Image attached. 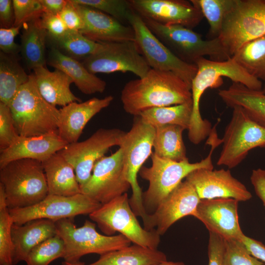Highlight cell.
<instances>
[{
    "instance_id": "1",
    "label": "cell",
    "mask_w": 265,
    "mask_h": 265,
    "mask_svg": "<svg viewBox=\"0 0 265 265\" xmlns=\"http://www.w3.org/2000/svg\"><path fill=\"white\" fill-rule=\"evenodd\" d=\"M121 100L124 110L135 116L151 108L190 102L192 96L190 87L177 75L151 68L144 77L125 84Z\"/></svg>"
},
{
    "instance_id": "2",
    "label": "cell",
    "mask_w": 265,
    "mask_h": 265,
    "mask_svg": "<svg viewBox=\"0 0 265 265\" xmlns=\"http://www.w3.org/2000/svg\"><path fill=\"white\" fill-rule=\"evenodd\" d=\"M222 143L214 126L206 142L211 146L210 152L199 162L191 163L188 158L180 161H174L160 158L153 152L151 156V166H143L138 173L143 179L149 182L148 189L142 194L146 212L148 214L153 213L160 203L194 170L201 168L213 169V152Z\"/></svg>"
},
{
    "instance_id": "3",
    "label": "cell",
    "mask_w": 265,
    "mask_h": 265,
    "mask_svg": "<svg viewBox=\"0 0 265 265\" xmlns=\"http://www.w3.org/2000/svg\"><path fill=\"white\" fill-rule=\"evenodd\" d=\"M155 135V127L143 122L139 116H135L131 129L124 134L119 146L123 151L124 174L132 189L130 205L136 215L141 217L144 228L148 231L153 229V222L151 214L146 212L143 206V192L137 175L153 153Z\"/></svg>"
},
{
    "instance_id": "4",
    "label": "cell",
    "mask_w": 265,
    "mask_h": 265,
    "mask_svg": "<svg viewBox=\"0 0 265 265\" xmlns=\"http://www.w3.org/2000/svg\"><path fill=\"white\" fill-rule=\"evenodd\" d=\"M0 184L9 210L34 205L48 195L43 163L34 159L14 160L0 168Z\"/></svg>"
},
{
    "instance_id": "5",
    "label": "cell",
    "mask_w": 265,
    "mask_h": 265,
    "mask_svg": "<svg viewBox=\"0 0 265 265\" xmlns=\"http://www.w3.org/2000/svg\"><path fill=\"white\" fill-rule=\"evenodd\" d=\"M8 106L20 136H38L57 131L59 109L40 95L33 74Z\"/></svg>"
},
{
    "instance_id": "6",
    "label": "cell",
    "mask_w": 265,
    "mask_h": 265,
    "mask_svg": "<svg viewBox=\"0 0 265 265\" xmlns=\"http://www.w3.org/2000/svg\"><path fill=\"white\" fill-rule=\"evenodd\" d=\"M143 20L150 30L177 57L196 64L200 58L209 56L214 61H224L231 57L218 38L204 40L202 35L179 25H162L148 19Z\"/></svg>"
},
{
    "instance_id": "7",
    "label": "cell",
    "mask_w": 265,
    "mask_h": 265,
    "mask_svg": "<svg viewBox=\"0 0 265 265\" xmlns=\"http://www.w3.org/2000/svg\"><path fill=\"white\" fill-rule=\"evenodd\" d=\"M126 193L102 204L89 214L106 235L112 236L116 232L127 238L133 244L157 249L160 236L156 229L146 230L139 224Z\"/></svg>"
},
{
    "instance_id": "8",
    "label": "cell",
    "mask_w": 265,
    "mask_h": 265,
    "mask_svg": "<svg viewBox=\"0 0 265 265\" xmlns=\"http://www.w3.org/2000/svg\"><path fill=\"white\" fill-rule=\"evenodd\" d=\"M265 34V0H234L218 37L231 57L244 44Z\"/></svg>"
},
{
    "instance_id": "9",
    "label": "cell",
    "mask_w": 265,
    "mask_h": 265,
    "mask_svg": "<svg viewBox=\"0 0 265 265\" xmlns=\"http://www.w3.org/2000/svg\"><path fill=\"white\" fill-rule=\"evenodd\" d=\"M73 219L65 218L55 221L57 234L64 243V261L77 262L87 254L95 253L101 256L131 245L132 242L122 234L102 235L97 231L95 223L88 220L82 226L77 227Z\"/></svg>"
},
{
    "instance_id": "10",
    "label": "cell",
    "mask_w": 265,
    "mask_h": 265,
    "mask_svg": "<svg viewBox=\"0 0 265 265\" xmlns=\"http://www.w3.org/2000/svg\"><path fill=\"white\" fill-rule=\"evenodd\" d=\"M233 108L231 119L225 128L222 147L217 165L230 169L238 165L249 152L265 148V128L253 120L241 107Z\"/></svg>"
},
{
    "instance_id": "11",
    "label": "cell",
    "mask_w": 265,
    "mask_h": 265,
    "mask_svg": "<svg viewBox=\"0 0 265 265\" xmlns=\"http://www.w3.org/2000/svg\"><path fill=\"white\" fill-rule=\"evenodd\" d=\"M128 23L134 32L135 42L151 68L171 72L190 87L197 71L196 64L186 63L173 54L147 27L142 18L132 9Z\"/></svg>"
},
{
    "instance_id": "12",
    "label": "cell",
    "mask_w": 265,
    "mask_h": 265,
    "mask_svg": "<svg viewBox=\"0 0 265 265\" xmlns=\"http://www.w3.org/2000/svg\"><path fill=\"white\" fill-rule=\"evenodd\" d=\"M196 65L197 71L191 86L192 116L195 118L201 116L200 102L202 95L209 88L220 86L222 77L228 78L233 82L242 84L251 89L262 90V82L250 75L231 57L224 61L202 57L197 61Z\"/></svg>"
},
{
    "instance_id": "13",
    "label": "cell",
    "mask_w": 265,
    "mask_h": 265,
    "mask_svg": "<svg viewBox=\"0 0 265 265\" xmlns=\"http://www.w3.org/2000/svg\"><path fill=\"white\" fill-rule=\"evenodd\" d=\"M125 132L118 128H100L86 140L68 144L59 151L73 167L80 186L89 180L96 162L111 147L120 146Z\"/></svg>"
},
{
    "instance_id": "14",
    "label": "cell",
    "mask_w": 265,
    "mask_h": 265,
    "mask_svg": "<svg viewBox=\"0 0 265 265\" xmlns=\"http://www.w3.org/2000/svg\"><path fill=\"white\" fill-rule=\"evenodd\" d=\"M102 204L82 193L70 196L48 194L40 202L27 207L9 210L13 223L23 224L37 219L54 221L90 214Z\"/></svg>"
},
{
    "instance_id": "15",
    "label": "cell",
    "mask_w": 265,
    "mask_h": 265,
    "mask_svg": "<svg viewBox=\"0 0 265 265\" xmlns=\"http://www.w3.org/2000/svg\"><path fill=\"white\" fill-rule=\"evenodd\" d=\"M82 63L95 75L130 72L142 78L151 69L134 41L106 43L103 51L83 59Z\"/></svg>"
},
{
    "instance_id": "16",
    "label": "cell",
    "mask_w": 265,
    "mask_h": 265,
    "mask_svg": "<svg viewBox=\"0 0 265 265\" xmlns=\"http://www.w3.org/2000/svg\"><path fill=\"white\" fill-rule=\"evenodd\" d=\"M80 187L81 193L102 204L127 193L131 186L124 174L122 148L98 160L89 180Z\"/></svg>"
},
{
    "instance_id": "17",
    "label": "cell",
    "mask_w": 265,
    "mask_h": 265,
    "mask_svg": "<svg viewBox=\"0 0 265 265\" xmlns=\"http://www.w3.org/2000/svg\"><path fill=\"white\" fill-rule=\"evenodd\" d=\"M128 0L131 8L142 18L162 25H179L192 29L204 18L200 10L190 0Z\"/></svg>"
},
{
    "instance_id": "18",
    "label": "cell",
    "mask_w": 265,
    "mask_h": 265,
    "mask_svg": "<svg viewBox=\"0 0 265 265\" xmlns=\"http://www.w3.org/2000/svg\"><path fill=\"white\" fill-rule=\"evenodd\" d=\"M238 202L231 198L200 199L193 216L201 221L209 232L225 240L240 239L244 234L238 220Z\"/></svg>"
},
{
    "instance_id": "19",
    "label": "cell",
    "mask_w": 265,
    "mask_h": 265,
    "mask_svg": "<svg viewBox=\"0 0 265 265\" xmlns=\"http://www.w3.org/2000/svg\"><path fill=\"white\" fill-rule=\"evenodd\" d=\"M186 180L194 187L200 199L231 198L239 202L252 198L245 185L229 169H198L189 174Z\"/></svg>"
},
{
    "instance_id": "20",
    "label": "cell",
    "mask_w": 265,
    "mask_h": 265,
    "mask_svg": "<svg viewBox=\"0 0 265 265\" xmlns=\"http://www.w3.org/2000/svg\"><path fill=\"white\" fill-rule=\"evenodd\" d=\"M200 200L194 187L182 181L151 214L156 232L162 236L182 218L193 216Z\"/></svg>"
},
{
    "instance_id": "21",
    "label": "cell",
    "mask_w": 265,
    "mask_h": 265,
    "mask_svg": "<svg viewBox=\"0 0 265 265\" xmlns=\"http://www.w3.org/2000/svg\"><path fill=\"white\" fill-rule=\"evenodd\" d=\"M73 3L83 22V28L80 32L85 37L103 43L134 41V32L131 26L124 25L96 9Z\"/></svg>"
},
{
    "instance_id": "22",
    "label": "cell",
    "mask_w": 265,
    "mask_h": 265,
    "mask_svg": "<svg viewBox=\"0 0 265 265\" xmlns=\"http://www.w3.org/2000/svg\"><path fill=\"white\" fill-rule=\"evenodd\" d=\"M113 97L92 98L83 102L71 103L59 109L57 132L68 144L78 141L87 123L110 105Z\"/></svg>"
},
{
    "instance_id": "23",
    "label": "cell",
    "mask_w": 265,
    "mask_h": 265,
    "mask_svg": "<svg viewBox=\"0 0 265 265\" xmlns=\"http://www.w3.org/2000/svg\"><path fill=\"white\" fill-rule=\"evenodd\" d=\"M67 144L57 131L38 136H20L11 146L0 151V168L20 159H32L43 162Z\"/></svg>"
},
{
    "instance_id": "24",
    "label": "cell",
    "mask_w": 265,
    "mask_h": 265,
    "mask_svg": "<svg viewBox=\"0 0 265 265\" xmlns=\"http://www.w3.org/2000/svg\"><path fill=\"white\" fill-rule=\"evenodd\" d=\"M13 264L25 261L31 250L45 240L57 235L55 221L37 219L12 226Z\"/></svg>"
},
{
    "instance_id": "25",
    "label": "cell",
    "mask_w": 265,
    "mask_h": 265,
    "mask_svg": "<svg viewBox=\"0 0 265 265\" xmlns=\"http://www.w3.org/2000/svg\"><path fill=\"white\" fill-rule=\"evenodd\" d=\"M33 71L39 93L52 105L63 107L72 102H81L70 89L72 79L62 71L55 69L50 71L44 66L37 67Z\"/></svg>"
},
{
    "instance_id": "26",
    "label": "cell",
    "mask_w": 265,
    "mask_h": 265,
    "mask_svg": "<svg viewBox=\"0 0 265 265\" xmlns=\"http://www.w3.org/2000/svg\"><path fill=\"white\" fill-rule=\"evenodd\" d=\"M47 61L51 66L70 77L83 94L102 93L106 89V84L105 80L89 72L82 62L63 54L54 47H51Z\"/></svg>"
},
{
    "instance_id": "27",
    "label": "cell",
    "mask_w": 265,
    "mask_h": 265,
    "mask_svg": "<svg viewBox=\"0 0 265 265\" xmlns=\"http://www.w3.org/2000/svg\"><path fill=\"white\" fill-rule=\"evenodd\" d=\"M42 163L48 194L70 196L81 193L73 167L59 152Z\"/></svg>"
},
{
    "instance_id": "28",
    "label": "cell",
    "mask_w": 265,
    "mask_h": 265,
    "mask_svg": "<svg viewBox=\"0 0 265 265\" xmlns=\"http://www.w3.org/2000/svg\"><path fill=\"white\" fill-rule=\"evenodd\" d=\"M218 95L228 106L242 107L255 122L265 128V94L233 82L228 88L218 91Z\"/></svg>"
},
{
    "instance_id": "29",
    "label": "cell",
    "mask_w": 265,
    "mask_h": 265,
    "mask_svg": "<svg viewBox=\"0 0 265 265\" xmlns=\"http://www.w3.org/2000/svg\"><path fill=\"white\" fill-rule=\"evenodd\" d=\"M40 16L24 23L22 26L20 53L29 70H33L41 66H45L47 60L46 42L48 34L41 25Z\"/></svg>"
},
{
    "instance_id": "30",
    "label": "cell",
    "mask_w": 265,
    "mask_h": 265,
    "mask_svg": "<svg viewBox=\"0 0 265 265\" xmlns=\"http://www.w3.org/2000/svg\"><path fill=\"white\" fill-rule=\"evenodd\" d=\"M165 253L133 244L102 255L87 265H155L167 261Z\"/></svg>"
},
{
    "instance_id": "31",
    "label": "cell",
    "mask_w": 265,
    "mask_h": 265,
    "mask_svg": "<svg viewBox=\"0 0 265 265\" xmlns=\"http://www.w3.org/2000/svg\"><path fill=\"white\" fill-rule=\"evenodd\" d=\"M185 130L184 127L176 125L155 127L154 153L160 158L177 161L187 159L183 139Z\"/></svg>"
},
{
    "instance_id": "32",
    "label": "cell",
    "mask_w": 265,
    "mask_h": 265,
    "mask_svg": "<svg viewBox=\"0 0 265 265\" xmlns=\"http://www.w3.org/2000/svg\"><path fill=\"white\" fill-rule=\"evenodd\" d=\"M16 55L0 53V102L9 105L20 88L29 79Z\"/></svg>"
},
{
    "instance_id": "33",
    "label": "cell",
    "mask_w": 265,
    "mask_h": 265,
    "mask_svg": "<svg viewBox=\"0 0 265 265\" xmlns=\"http://www.w3.org/2000/svg\"><path fill=\"white\" fill-rule=\"evenodd\" d=\"M192 101L184 104L151 108L138 115L145 123L154 127L165 125H179L188 130L192 114Z\"/></svg>"
},
{
    "instance_id": "34",
    "label": "cell",
    "mask_w": 265,
    "mask_h": 265,
    "mask_svg": "<svg viewBox=\"0 0 265 265\" xmlns=\"http://www.w3.org/2000/svg\"><path fill=\"white\" fill-rule=\"evenodd\" d=\"M231 58L250 75L265 82V34L244 44Z\"/></svg>"
},
{
    "instance_id": "35",
    "label": "cell",
    "mask_w": 265,
    "mask_h": 265,
    "mask_svg": "<svg viewBox=\"0 0 265 265\" xmlns=\"http://www.w3.org/2000/svg\"><path fill=\"white\" fill-rule=\"evenodd\" d=\"M50 41L52 47H55L63 54L78 60H83L102 52L106 44V43L92 40L80 32L70 31L61 38Z\"/></svg>"
},
{
    "instance_id": "36",
    "label": "cell",
    "mask_w": 265,
    "mask_h": 265,
    "mask_svg": "<svg viewBox=\"0 0 265 265\" xmlns=\"http://www.w3.org/2000/svg\"><path fill=\"white\" fill-rule=\"evenodd\" d=\"M234 0H190L202 12L210 26V39L218 38L224 17Z\"/></svg>"
},
{
    "instance_id": "37",
    "label": "cell",
    "mask_w": 265,
    "mask_h": 265,
    "mask_svg": "<svg viewBox=\"0 0 265 265\" xmlns=\"http://www.w3.org/2000/svg\"><path fill=\"white\" fill-rule=\"evenodd\" d=\"M12 218L6 203L4 188L0 184V265H13Z\"/></svg>"
},
{
    "instance_id": "38",
    "label": "cell",
    "mask_w": 265,
    "mask_h": 265,
    "mask_svg": "<svg viewBox=\"0 0 265 265\" xmlns=\"http://www.w3.org/2000/svg\"><path fill=\"white\" fill-rule=\"evenodd\" d=\"M64 251V241L57 234L33 248L25 262L26 265H49L54 260L63 258Z\"/></svg>"
},
{
    "instance_id": "39",
    "label": "cell",
    "mask_w": 265,
    "mask_h": 265,
    "mask_svg": "<svg viewBox=\"0 0 265 265\" xmlns=\"http://www.w3.org/2000/svg\"><path fill=\"white\" fill-rule=\"evenodd\" d=\"M77 4L96 9L108 14L122 23H128L132 9L126 0H71Z\"/></svg>"
},
{
    "instance_id": "40",
    "label": "cell",
    "mask_w": 265,
    "mask_h": 265,
    "mask_svg": "<svg viewBox=\"0 0 265 265\" xmlns=\"http://www.w3.org/2000/svg\"><path fill=\"white\" fill-rule=\"evenodd\" d=\"M224 261L225 265H264L250 254L240 239L225 240Z\"/></svg>"
},
{
    "instance_id": "41",
    "label": "cell",
    "mask_w": 265,
    "mask_h": 265,
    "mask_svg": "<svg viewBox=\"0 0 265 265\" xmlns=\"http://www.w3.org/2000/svg\"><path fill=\"white\" fill-rule=\"evenodd\" d=\"M20 136L9 106L0 102V152L11 146Z\"/></svg>"
},
{
    "instance_id": "42",
    "label": "cell",
    "mask_w": 265,
    "mask_h": 265,
    "mask_svg": "<svg viewBox=\"0 0 265 265\" xmlns=\"http://www.w3.org/2000/svg\"><path fill=\"white\" fill-rule=\"evenodd\" d=\"M15 21L14 26L23 25L44 12L39 0H13Z\"/></svg>"
},
{
    "instance_id": "43",
    "label": "cell",
    "mask_w": 265,
    "mask_h": 265,
    "mask_svg": "<svg viewBox=\"0 0 265 265\" xmlns=\"http://www.w3.org/2000/svg\"><path fill=\"white\" fill-rule=\"evenodd\" d=\"M42 26L46 30L49 40L58 39L68 31L58 15L43 12L40 16Z\"/></svg>"
},
{
    "instance_id": "44",
    "label": "cell",
    "mask_w": 265,
    "mask_h": 265,
    "mask_svg": "<svg viewBox=\"0 0 265 265\" xmlns=\"http://www.w3.org/2000/svg\"><path fill=\"white\" fill-rule=\"evenodd\" d=\"M209 235L208 246V265H225L224 239L212 232H209Z\"/></svg>"
},
{
    "instance_id": "45",
    "label": "cell",
    "mask_w": 265,
    "mask_h": 265,
    "mask_svg": "<svg viewBox=\"0 0 265 265\" xmlns=\"http://www.w3.org/2000/svg\"><path fill=\"white\" fill-rule=\"evenodd\" d=\"M22 26H13L10 28H0V49L2 53L13 55L20 52V45L15 42Z\"/></svg>"
},
{
    "instance_id": "46",
    "label": "cell",
    "mask_w": 265,
    "mask_h": 265,
    "mask_svg": "<svg viewBox=\"0 0 265 265\" xmlns=\"http://www.w3.org/2000/svg\"><path fill=\"white\" fill-rule=\"evenodd\" d=\"M68 31L80 32L83 28V22L81 16L71 0L58 14Z\"/></svg>"
},
{
    "instance_id": "47",
    "label": "cell",
    "mask_w": 265,
    "mask_h": 265,
    "mask_svg": "<svg viewBox=\"0 0 265 265\" xmlns=\"http://www.w3.org/2000/svg\"><path fill=\"white\" fill-rule=\"evenodd\" d=\"M15 21L13 1L11 0H0V24L2 28L14 26Z\"/></svg>"
},
{
    "instance_id": "48",
    "label": "cell",
    "mask_w": 265,
    "mask_h": 265,
    "mask_svg": "<svg viewBox=\"0 0 265 265\" xmlns=\"http://www.w3.org/2000/svg\"><path fill=\"white\" fill-rule=\"evenodd\" d=\"M240 239L252 256L265 263V245L262 242L244 234Z\"/></svg>"
},
{
    "instance_id": "49",
    "label": "cell",
    "mask_w": 265,
    "mask_h": 265,
    "mask_svg": "<svg viewBox=\"0 0 265 265\" xmlns=\"http://www.w3.org/2000/svg\"><path fill=\"white\" fill-rule=\"evenodd\" d=\"M250 181L258 197L265 208V169L258 168L252 170Z\"/></svg>"
},
{
    "instance_id": "50",
    "label": "cell",
    "mask_w": 265,
    "mask_h": 265,
    "mask_svg": "<svg viewBox=\"0 0 265 265\" xmlns=\"http://www.w3.org/2000/svg\"><path fill=\"white\" fill-rule=\"evenodd\" d=\"M68 0H39L44 12L58 15L68 3Z\"/></svg>"
},
{
    "instance_id": "51",
    "label": "cell",
    "mask_w": 265,
    "mask_h": 265,
    "mask_svg": "<svg viewBox=\"0 0 265 265\" xmlns=\"http://www.w3.org/2000/svg\"><path fill=\"white\" fill-rule=\"evenodd\" d=\"M155 265H186V264L182 262H174L171 261H168L167 260L166 261L161 262Z\"/></svg>"
},
{
    "instance_id": "52",
    "label": "cell",
    "mask_w": 265,
    "mask_h": 265,
    "mask_svg": "<svg viewBox=\"0 0 265 265\" xmlns=\"http://www.w3.org/2000/svg\"><path fill=\"white\" fill-rule=\"evenodd\" d=\"M61 265H85L84 263L80 262V261L77 262H68L64 261L62 262Z\"/></svg>"
},
{
    "instance_id": "53",
    "label": "cell",
    "mask_w": 265,
    "mask_h": 265,
    "mask_svg": "<svg viewBox=\"0 0 265 265\" xmlns=\"http://www.w3.org/2000/svg\"><path fill=\"white\" fill-rule=\"evenodd\" d=\"M262 91L265 94V83L263 87Z\"/></svg>"
}]
</instances>
